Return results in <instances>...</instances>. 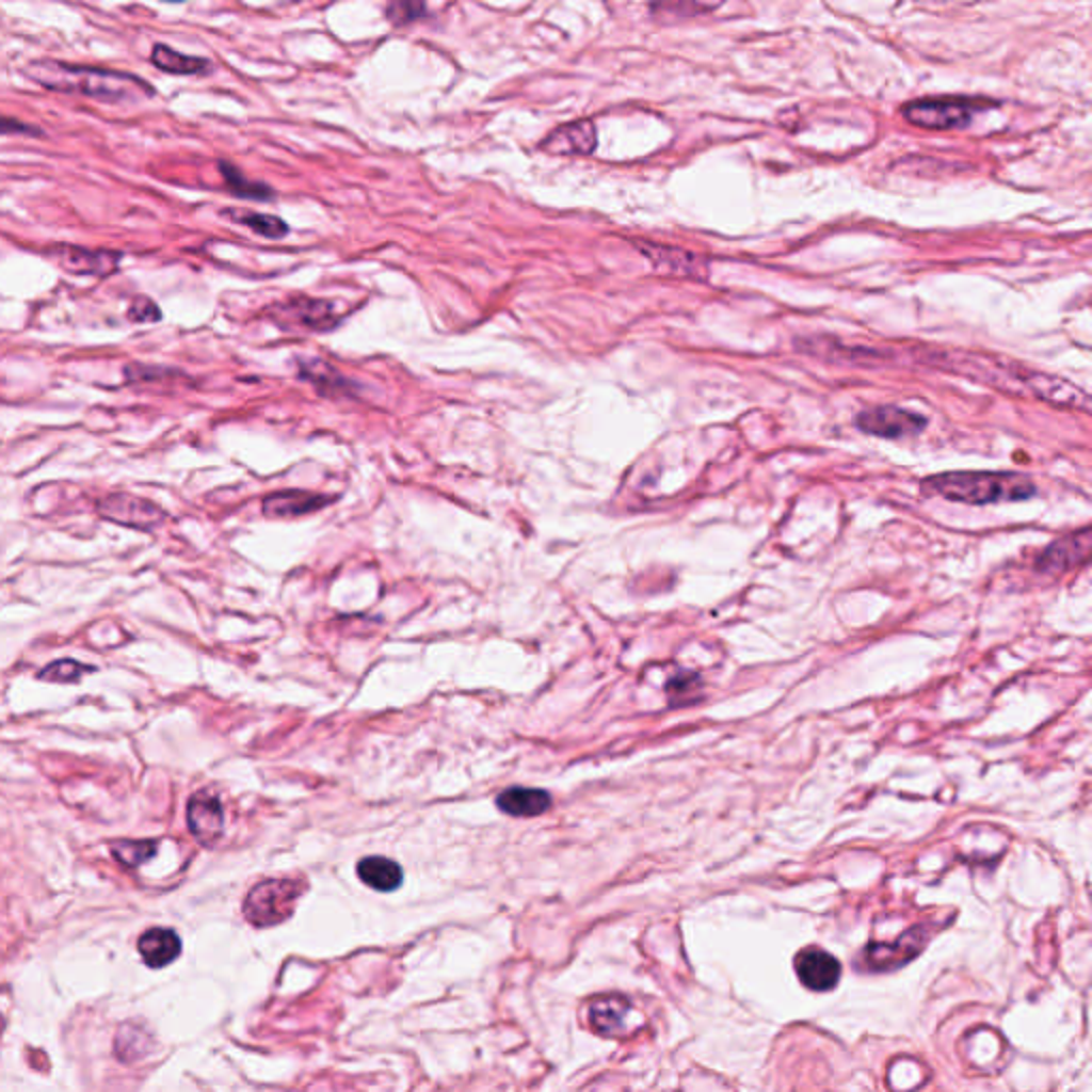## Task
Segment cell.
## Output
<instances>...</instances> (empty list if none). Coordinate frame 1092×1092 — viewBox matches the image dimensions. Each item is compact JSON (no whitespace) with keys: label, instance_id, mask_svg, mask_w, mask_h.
Returning <instances> with one entry per match:
<instances>
[{"label":"cell","instance_id":"cell-18","mask_svg":"<svg viewBox=\"0 0 1092 1092\" xmlns=\"http://www.w3.org/2000/svg\"><path fill=\"white\" fill-rule=\"evenodd\" d=\"M299 378L309 382L320 395L326 397L352 395V382H348L335 367L320 358L299 360Z\"/></svg>","mask_w":1092,"mask_h":1092},{"label":"cell","instance_id":"cell-22","mask_svg":"<svg viewBox=\"0 0 1092 1092\" xmlns=\"http://www.w3.org/2000/svg\"><path fill=\"white\" fill-rule=\"evenodd\" d=\"M222 215L230 218L237 224L252 228L256 235H262L267 239H282L288 232V224L277 215L258 213V211H250V209H224Z\"/></svg>","mask_w":1092,"mask_h":1092},{"label":"cell","instance_id":"cell-3","mask_svg":"<svg viewBox=\"0 0 1092 1092\" xmlns=\"http://www.w3.org/2000/svg\"><path fill=\"white\" fill-rule=\"evenodd\" d=\"M926 495H938L949 501L985 505L998 501H1022L1037 495L1034 482L1013 471H947L921 482Z\"/></svg>","mask_w":1092,"mask_h":1092},{"label":"cell","instance_id":"cell-15","mask_svg":"<svg viewBox=\"0 0 1092 1092\" xmlns=\"http://www.w3.org/2000/svg\"><path fill=\"white\" fill-rule=\"evenodd\" d=\"M136 947L147 966L162 968L179 956L181 941L171 928H149L139 936Z\"/></svg>","mask_w":1092,"mask_h":1092},{"label":"cell","instance_id":"cell-8","mask_svg":"<svg viewBox=\"0 0 1092 1092\" xmlns=\"http://www.w3.org/2000/svg\"><path fill=\"white\" fill-rule=\"evenodd\" d=\"M47 254L73 275H111L122 260V254L117 252L85 250L70 243H53L47 247Z\"/></svg>","mask_w":1092,"mask_h":1092},{"label":"cell","instance_id":"cell-2","mask_svg":"<svg viewBox=\"0 0 1092 1092\" xmlns=\"http://www.w3.org/2000/svg\"><path fill=\"white\" fill-rule=\"evenodd\" d=\"M23 73L47 90L81 94L109 105L136 102L154 94L151 85L132 73L79 66L60 60H34Z\"/></svg>","mask_w":1092,"mask_h":1092},{"label":"cell","instance_id":"cell-7","mask_svg":"<svg viewBox=\"0 0 1092 1092\" xmlns=\"http://www.w3.org/2000/svg\"><path fill=\"white\" fill-rule=\"evenodd\" d=\"M98 512H100L102 518H107L111 523H117V525H124V527H132V529H141V531L154 529V527L162 525V520L166 518L162 508H158L156 503H151V501H147L143 497L130 495V493H111V495H107L98 503Z\"/></svg>","mask_w":1092,"mask_h":1092},{"label":"cell","instance_id":"cell-23","mask_svg":"<svg viewBox=\"0 0 1092 1092\" xmlns=\"http://www.w3.org/2000/svg\"><path fill=\"white\" fill-rule=\"evenodd\" d=\"M220 166V173L226 181V188L237 194V196H243V198H271L273 196V190L267 186V183H260V181H252L247 179L237 166L228 164V162H218Z\"/></svg>","mask_w":1092,"mask_h":1092},{"label":"cell","instance_id":"cell-4","mask_svg":"<svg viewBox=\"0 0 1092 1092\" xmlns=\"http://www.w3.org/2000/svg\"><path fill=\"white\" fill-rule=\"evenodd\" d=\"M305 887L303 879H264L247 892L243 900V915L256 928L282 924L292 915Z\"/></svg>","mask_w":1092,"mask_h":1092},{"label":"cell","instance_id":"cell-27","mask_svg":"<svg viewBox=\"0 0 1092 1092\" xmlns=\"http://www.w3.org/2000/svg\"><path fill=\"white\" fill-rule=\"evenodd\" d=\"M162 318V311L160 307L149 299V296H134L130 307H128V320L130 322H136V324H143V322H158Z\"/></svg>","mask_w":1092,"mask_h":1092},{"label":"cell","instance_id":"cell-5","mask_svg":"<svg viewBox=\"0 0 1092 1092\" xmlns=\"http://www.w3.org/2000/svg\"><path fill=\"white\" fill-rule=\"evenodd\" d=\"M992 100L985 98H968V96H938V98H921L902 107V117L919 128L932 130H951L964 128L970 119L992 107Z\"/></svg>","mask_w":1092,"mask_h":1092},{"label":"cell","instance_id":"cell-26","mask_svg":"<svg viewBox=\"0 0 1092 1092\" xmlns=\"http://www.w3.org/2000/svg\"><path fill=\"white\" fill-rule=\"evenodd\" d=\"M87 665L75 661V659H58L49 665H45L38 674L41 680H51V682H73V680H79L81 674H85Z\"/></svg>","mask_w":1092,"mask_h":1092},{"label":"cell","instance_id":"cell-30","mask_svg":"<svg viewBox=\"0 0 1092 1092\" xmlns=\"http://www.w3.org/2000/svg\"><path fill=\"white\" fill-rule=\"evenodd\" d=\"M0 134H41V130L13 117H0Z\"/></svg>","mask_w":1092,"mask_h":1092},{"label":"cell","instance_id":"cell-28","mask_svg":"<svg viewBox=\"0 0 1092 1092\" xmlns=\"http://www.w3.org/2000/svg\"><path fill=\"white\" fill-rule=\"evenodd\" d=\"M427 13V6L422 2H390L386 6V17L397 23V26H403V23H410V21H416L418 17H422Z\"/></svg>","mask_w":1092,"mask_h":1092},{"label":"cell","instance_id":"cell-16","mask_svg":"<svg viewBox=\"0 0 1092 1092\" xmlns=\"http://www.w3.org/2000/svg\"><path fill=\"white\" fill-rule=\"evenodd\" d=\"M328 501H331V497L309 493V491H279V493H271L269 497H264L262 512L267 516H282V518L301 516V514H307V512H314V510L326 505Z\"/></svg>","mask_w":1092,"mask_h":1092},{"label":"cell","instance_id":"cell-19","mask_svg":"<svg viewBox=\"0 0 1092 1092\" xmlns=\"http://www.w3.org/2000/svg\"><path fill=\"white\" fill-rule=\"evenodd\" d=\"M356 872L365 885H369L375 892H392L403 881V870L397 862L382 855H369L363 857L356 864Z\"/></svg>","mask_w":1092,"mask_h":1092},{"label":"cell","instance_id":"cell-11","mask_svg":"<svg viewBox=\"0 0 1092 1092\" xmlns=\"http://www.w3.org/2000/svg\"><path fill=\"white\" fill-rule=\"evenodd\" d=\"M796 973L808 990H832L840 977V962L819 947H806L796 956Z\"/></svg>","mask_w":1092,"mask_h":1092},{"label":"cell","instance_id":"cell-1","mask_svg":"<svg viewBox=\"0 0 1092 1092\" xmlns=\"http://www.w3.org/2000/svg\"><path fill=\"white\" fill-rule=\"evenodd\" d=\"M936 363H941L943 367H949L953 371L966 373L968 378L983 380L996 388H1005L1009 392L1030 395V397L1043 399L1054 405L1075 407L1079 412H1088V407H1090L1088 395L1081 388H1077L1075 384H1071L1058 375L1032 371V369L1017 365L1009 358H994V356H985V354H968V352L956 350V352H936Z\"/></svg>","mask_w":1092,"mask_h":1092},{"label":"cell","instance_id":"cell-21","mask_svg":"<svg viewBox=\"0 0 1092 1092\" xmlns=\"http://www.w3.org/2000/svg\"><path fill=\"white\" fill-rule=\"evenodd\" d=\"M629 1011V1002L621 996H601L589 1007L591 1028L599 1034H616L623 1026L625 1013Z\"/></svg>","mask_w":1092,"mask_h":1092},{"label":"cell","instance_id":"cell-13","mask_svg":"<svg viewBox=\"0 0 1092 1092\" xmlns=\"http://www.w3.org/2000/svg\"><path fill=\"white\" fill-rule=\"evenodd\" d=\"M597 147V130L591 119H578L572 124H563L555 128L544 141L542 149L550 154H574V156H587L593 154Z\"/></svg>","mask_w":1092,"mask_h":1092},{"label":"cell","instance_id":"cell-20","mask_svg":"<svg viewBox=\"0 0 1092 1092\" xmlns=\"http://www.w3.org/2000/svg\"><path fill=\"white\" fill-rule=\"evenodd\" d=\"M149 62L156 68H160L162 73H171V75H203V73H207L211 68L209 60L198 58V55L179 53V51H175L173 47H168L164 43H156L154 45Z\"/></svg>","mask_w":1092,"mask_h":1092},{"label":"cell","instance_id":"cell-9","mask_svg":"<svg viewBox=\"0 0 1092 1092\" xmlns=\"http://www.w3.org/2000/svg\"><path fill=\"white\" fill-rule=\"evenodd\" d=\"M636 247L648 258L653 269L659 273L695 277V279L706 277V273H708L706 260L697 254H691V252H685L678 247H670V245L646 243V241H636Z\"/></svg>","mask_w":1092,"mask_h":1092},{"label":"cell","instance_id":"cell-6","mask_svg":"<svg viewBox=\"0 0 1092 1092\" xmlns=\"http://www.w3.org/2000/svg\"><path fill=\"white\" fill-rule=\"evenodd\" d=\"M855 427L864 433L887 437V439H900L911 437L924 431L926 418L921 414H915L911 410L898 407V405H879L872 410H864L855 416Z\"/></svg>","mask_w":1092,"mask_h":1092},{"label":"cell","instance_id":"cell-14","mask_svg":"<svg viewBox=\"0 0 1092 1092\" xmlns=\"http://www.w3.org/2000/svg\"><path fill=\"white\" fill-rule=\"evenodd\" d=\"M282 314H286L290 320L299 322V326L326 331L335 326L339 316L335 314V305L331 301L322 299H309V296H294L292 301L282 305Z\"/></svg>","mask_w":1092,"mask_h":1092},{"label":"cell","instance_id":"cell-17","mask_svg":"<svg viewBox=\"0 0 1092 1092\" xmlns=\"http://www.w3.org/2000/svg\"><path fill=\"white\" fill-rule=\"evenodd\" d=\"M497 808L512 817H535L548 810L550 796L535 787H508L497 796Z\"/></svg>","mask_w":1092,"mask_h":1092},{"label":"cell","instance_id":"cell-29","mask_svg":"<svg viewBox=\"0 0 1092 1092\" xmlns=\"http://www.w3.org/2000/svg\"><path fill=\"white\" fill-rule=\"evenodd\" d=\"M124 371H126V380L128 382H154V380H164V378L173 375V369L154 367V365H141V363L126 365Z\"/></svg>","mask_w":1092,"mask_h":1092},{"label":"cell","instance_id":"cell-25","mask_svg":"<svg viewBox=\"0 0 1092 1092\" xmlns=\"http://www.w3.org/2000/svg\"><path fill=\"white\" fill-rule=\"evenodd\" d=\"M700 687H702V678L697 672H678L676 676H672L665 682V693H668L670 706L689 704L691 700H695Z\"/></svg>","mask_w":1092,"mask_h":1092},{"label":"cell","instance_id":"cell-12","mask_svg":"<svg viewBox=\"0 0 1092 1092\" xmlns=\"http://www.w3.org/2000/svg\"><path fill=\"white\" fill-rule=\"evenodd\" d=\"M1090 557V529L1066 535L1049 544L1037 559V567L1047 574H1058L1086 563Z\"/></svg>","mask_w":1092,"mask_h":1092},{"label":"cell","instance_id":"cell-10","mask_svg":"<svg viewBox=\"0 0 1092 1092\" xmlns=\"http://www.w3.org/2000/svg\"><path fill=\"white\" fill-rule=\"evenodd\" d=\"M186 819L194 838L205 847H211L220 838L224 828L222 804L213 793L207 791H198L190 798Z\"/></svg>","mask_w":1092,"mask_h":1092},{"label":"cell","instance_id":"cell-24","mask_svg":"<svg viewBox=\"0 0 1092 1092\" xmlns=\"http://www.w3.org/2000/svg\"><path fill=\"white\" fill-rule=\"evenodd\" d=\"M156 851H158L156 840H115L111 845V853L115 855V860L128 868L141 866L143 862L154 857Z\"/></svg>","mask_w":1092,"mask_h":1092}]
</instances>
